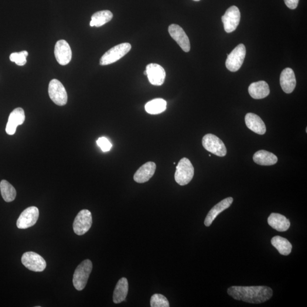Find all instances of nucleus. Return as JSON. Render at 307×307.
<instances>
[{
  "instance_id": "1",
  "label": "nucleus",
  "mask_w": 307,
  "mask_h": 307,
  "mask_svg": "<svg viewBox=\"0 0 307 307\" xmlns=\"http://www.w3.org/2000/svg\"><path fill=\"white\" fill-rule=\"evenodd\" d=\"M227 292L235 300L252 304L266 302L273 294L272 289L268 286H231Z\"/></svg>"
},
{
  "instance_id": "2",
  "label": "nucleus",
  "mask_w": 307,
  "mask_h": 307,
  "mask_svg": "<svg viewBox=\"0 0 307 307\" xmlns=\"http://www.w3.org/2000/svg\"><path fill=\"white\" fill-rule=\"evenodd\" d=\"M92 263L90 259L82 262L75 269L73 276V284L78 291H81L86 286L92 270Z\"/></svg>"
},
{
  "instance_id": "3",
  "label": "nucleus",
  "mask_w": 307,
  "mask_h": 307,
  "mask_svg": "<svg viewBox=\"0 0 307 307\" xmlns=\"http://www.w3.org/2000/svg\"><path fill=\"white\" fill-rule=\"evenodd\" d=\"M194 167L190 160L183 158L180 160L176 167L175 180L180 186H185L193 179Z\"/></svg>"
},
{
  "instance_id": "4",
  "label": "nucleus",
  "mask_w": 307,
  "mask_h": 307,
  "mask_svg": "<svg viewBox=\"0 0 307 307\" xmlns=\"http://www.w3.org/2000/svg\"><path fill=\"white\" fill-rule=\"evenodd\" d=\"M131 44L129 43H123L111 48L101 57L100 60L101 66L111 64L121 59L131 50Z\"/></svg>"
},
{
  "instance_id": "5",
  "label": "nucleus",
  "mask_w": 307,
  "mask_h": 307,
  "mask_svg": "<svg viewBox=\"0 0 307 307\" xmlns=\"http://www.w3.org/2000/svg\"><path fill=\"white\" fill-rule=\"evenodd\" d=\"M202 145L204 148L211 153L218 156L223 157L227 155V150L224 143L216 135L207 134L203 136Z\"/></svg>"
},
{
  "instance_id": "6",
  "label": "nucleus",
  "mask_w": 307,
  "mask_h": 307,
  "mask_svg": "<svg viewBox=\"0 0 307 307\" xmlns=\"http://www.w3.org/2000/svg\"><path fill=\"white\" fill-rule=\"evenodd\" d=\"M246 47L243 44H240L228 55L226 60V67L231 72L237 71L244 63L246 56Z\"/></svg>"
},
{
  "instance_id": "7",
  "label": "nucleus",
  "mask_w": 307,
  "mask_h": 307,
  "mask_svg": "<svg viewBox=\"0 0 307 307\" xmlns=\"http://www.w3.org/2000/svg\"><path fill=\"white\" fill-rule=\"evenodd\" d=\"M49 94L51 100L57 105L63 106L67 104L68 100L67 92L60 81L57 79L50 81Z\"/></svg>"
},
{
  "instance_id": "8",
  "label": "nucleus",
  "mask_w": 307,
  "mask_h": 307,
  "mask_svg": "<svg viewBox=\"0 0 307 307\" xmlns=\"http://www.w3.org/2000/svg\"><path fill=\"white\" fill-rule=\"evenodd\" d=\"M22 264L31 271L42 272L46 268V262L42 257L35 252L24 253L21 258Z\"/></svg>"
},
{
  "instance_id": "9",
  "label": "nucleus",
  "mask_w": 307,
  "mask_h": 307,
  "mask_svg": "<svg viewBox=\"0 0 307 307\" xmlns=\"http://www.w3.org/2000/svg\"><path fill=\"white\" fill-rule=\"evenodd\" d=\"M92 224V214L90 211L83 210L80 211L73 224L74 231L78 235H82L90 230Z\"/></svg>"
},
{
  "instance_id": "10",
  "label": "nucleus",
  "mask_w": 307,
  "mask_h": 307,
  "mask_svg": "<svg viewBox=\"0 0 307 307\" xmlns=\"http://www.w3.org/2000/svg\"><path fill=\"white\" fill-rule=\"evenodd\" d=\"M241 19L240 10L235 6H231L228 9L222 17L225 32L230 33L237 29Z\"/></svg>"
},
{
  "instance_id": "11",
  "label": "nucleus",
  "mask_w": 307,
  "mask_h": 307,
  "mask_svg": "<svg viewBox=\"0 0 307 307\" xmlns=\"http://www.w3.org/2000/svg\"><path fill=\"white\" fill-rule=\"evenodd\" d=\"M39 216V210L36 207H30L24 210L17 221V228L25 230L33 226Z\"/></svg>"
},
{
  "instance_id": "12",
  "label": "nucleus",
  "mask_w": 307,
  "mask_h": 307,
  "mask_svg": "<svg viewBox=\"0 0 307 307\" xmlns=\"http://www.w3.org/2000/svg\"><path fill=\"white\" fill-rule=\"evenodd\" d=\"M55 57L61 66H66L72 59V51L69 44L65 40H58L55 46Z\"/></svg>"
},
{
  "instance_id": "13",
  "label": "nucleus",
  "mask_w": 307,
  "mask_h": 307,
  "mask_svg": "<svg viewBox=\"0 0 307 307\" xmlns=\"http://www.w3.org/2000/svg\"><path fill=\"white\" fill-rule=\"evenodd\" d=\"M169 32L184 52H189L191 49L190 40L182 27L176 24H172L169 27Z\"/></svg>"
},
{
  "instance_id": "14",
  "label": "nucleus",
  "mask_w": 307,
  "mask_h": 307,
  "mask_svg": "<svg viewBox=\"0 0 307 307\" xmlns=\"http://www.w3.org/2000/svg\"><path fill=\"white\" fill-rule=\"evenodd\" d=\"M146 71L149 81L152 85L159 86L165 82L166 72L160 65L155 63L149 64L147 66Z\"/></svg>"
},
{
  "instance_id": "15",
  "label": "nucleus",
  "mask_w": 307,
  "mask_h": 307,
  "mask_svg": "<svg viewBox=\"0 0 307 307\" xmlns=\"http://www.w3.org/2000/svg\"><path fill=\"white\" fill-rule=\"evenodd\" d=\"M25 120V112L21 108H17L11 112L6 126L7 134L12 135L15 134L17 126L23 124Z\"/></svg>"
},
{
  "instance_id": "16",
  "label": "nucleus",
  "mask_w": 307,
  "mask_h": 307,
  "mask_svg": "<svg viewBox=\"0 0 307 307\" xmlns=\"http://www.w3.org/2000/svg\"><path fill=\"white\" fill-rule=\"evenodd\" d=\"M280 84L283 91L291 94L295 90L296 80L294 72L290 68L283 70L280 77Z\"/></svg>"
},
{
  "instance_id": "17",
  "label": "nucleus",
  "mask_w": 307,
  "mask_h": 307,
  "mask_svg": "<svg viewBox=\"0 0 307 307\" xmlns=\"http://www.w3.org/2000/svg\"><path fill=\"white\" fill-rule=\"evenodd\" d=\"M156 167V164L153 162H147L140 167L134 175L135 182L138 183L148 182L154 175Z\"/></svg>"
},
{
  "instance_id": "18",
  "label": "nucleus",
  "mask_w": 307,
  "mask_h": 307,
  "mask_svg": "<svg viewBox=\"0 0 307 307\" xmlns=\"http://www.w3.org/2000/svg\"><path fill=\"white\" fill-rule=\"evenodd\" d=\"M233 201V198L231 197H227L226 199L221 200L220 202L217 203L216 206L211 208L209 212H208L206 219H205V225L206 227L211 226V225L212 224L213 221L218 215L221 213L222 211L230 208Z\"/></svg>"
},
{
  "instance_id": "19",
  "label": "nucleus",
  "mask_w": 307,
  "mask_h": 307,
  "mask_svg": "<svg viewBox=\"0 0 307 307\" xmlns=\"http://www.w3.org/2000/svg\"><path fill=\"white\" fill-rule=\"evenodd\" d=\"M245 119L246 125L251 131L259 135L265 134L266 125L259 116L252 113H248L245 115Z\"/></svg>"
},
{
  "instance_id": "20",
  "label": "nucleus",
  "mask_w": 307,
  "mask_h": 307,
  "mask_svg": "<svg viewBox=\"0 0 307 307\" xmlns=\"http://www.w3.org/2000/svg\"><path fill=\"white\" fill-rule=\"evenodd\" d=\"M249 93L254 99H262L269 94V85L265 81L254 82L249 85Z\"/></svg>"
},
{
  "instance_id": "21",
  "label": "nucleus",
  "mask_w": 307,
  "mask_h": 307,
  "mask_svg": "<svg viewBox=\"0 0 307 307\" xmlns=\"http://www.w3.org/2000/svg\"><path fill=\"white\" fill-rule=\"evenodd\" d=\"M268 221L269 226L278 231H286L290 227L289 220L279 213H271L268 217Z\"/></svg>"
},
{
  "instance_id": "22",
  "label": "nucleus",
  "mask_w": 307,
  "mask_h": 307,
  "mask_svg": "<svg viewBox=\"0 0 307 307\" xmlns=\"http://www.w3.org/2000/svg\"><path fill=\"white\" fill-rule=\"evenodd\" d=\"M253 160L259 165L271 166L277 163L278 158L274 154L262 150L254 154Z\"/></svg>"
},
{
  "instance_id": "23",
  "label": "nucleus",
  "mask_w": 307,
  "mask_h": 307,
  "mask_svg": "<svg viewBox=\"0 0 307 307\" xmlns=\"http://www.w3.org/2000/svg\"><path fill=\"white\" fill-rule=\"evenodd\" d=\"M129 290V284L127 279L122 278L116 285L114 292L113 300L115 304L124 302L127 296Z\"/></svg>"
},
{
  "instance_id": "24",
  "label": "nucleus",
  "mask_w": 307,
  "mask_h": 307,
  "mask_svg": "<svg viewBox=\"0 0 307 307\" xmlns=\"http://www.w3.org/2000/svg\"><path fill=\"white\" fill-rule=\"evenodd\" d=\"M271 242L273 247L276 249L280 254L288 255L291 253L292 246L286 238L276 235L271 239Z\"/></svg>"
},
{
  "instance_id": "25",
  "label": "nucleus",
  "mask_w": 307,
  "mask_h": 307,
  "mask_svg": "<svg viewBox=\"0 0 307 307\" xmlns=\"http://www.w3.org/2000/svg\"><path fill=\"white\" fill-rule=\"evenodd\" d=\"M113 14L109 10H101L94 14L91 17V27H101L109 22L113 18Z\"/></svg>"
},
{
  "instance_id": "26",
  "label": "nucleus",
  "mask_w": 307,
  "mask_h": 307,
  "mask_svg": "<svg viewBox=\"0 0 307 307\" xmlns=\"http://www.w3.org/2000/svg\"><path fill=\"white\" fill-rule=\"evenodd\" d=\"M167 102L162 98H155L145 105V110L150 115H158L166 111Z\"/></svg>"
},
{
  "instance_id": "27",
  "label": "nucleus",
  "mask_w": 307,
  "mask_h": 307,
  "mask_svg": "<svg viewBox=\"0 0 307 307\" xmlns=\"http://www.w3.org/2000/svg\"><path fill=\"white\" fill-rule=\"evenodd\" d=\"M0 191H1V196L6 202H12L16 199V190L8 181L1 180L0 182Z\"/></svg>"
},
{
  "instance_id": "28",
  "label": "nucleus",
  "mask_w": 307,
  "mask_h": 307,
  "mask_svg": "<svg viewBox=\"0 0 307 307\" xmlns=\"http://www.w3.org/2000/svg\"><path fill=\"white\" fill-rule=\"evenodd\" d=\"M152 307H169V302L165 296L159 293L153 295L150 300Z\"/></svg>"
},
{
  "instance_id": "29",
  "label": "nucleus",
  "mask_w": 307,
  "mask_h": 307,
  "mask_svg": "<svg viewBox=\"0 0 307 307\" xmlns=\"http://www.w3.org/2000/svg\"><path fill=\"white\" fill-rule=\"evenodd\" d=\"M28 53L26 51H22L20 53H13L10 56V60L19 66H24L26 63V58Z\"/></svg>"
},
{
  "instance_id": "30",
  "label": "nucleus",
  "mask_w": 307,
  "mask_h": 307,
  "mask_svg": "<svg viewBox=\"0 0 307 307\" xmlns=\"http://www.w3.org/2000/svg\"><path fill=\"white\" fill-rule=\"evenodd\" d=\"M97 144L104 152L109 151L112 147V143L105 137L99 138L97 141Z\"/></svg>"
},
{
  "instance_id": "31",
  "label": "nucleus",
  "mask_w": 307,
  "mask_h": 307,
  "mask_svg": "<svg viewBox=\"0 0 307 307\" xmlns=\"http://www.w3.org/2000/svg\"><path fill=\"white\" fill-rule=\"evenodd\" d=\"M285 4L288 8L295 9L298 5L299 0H284Z\"/></svg>"
},
{
  "instance_id": "32",
  "label": "nucleus",
  "mask_w": 307,
  "mask_h": 307,
  "mask_svg": "<svg viewBox=\"0 0 307 307\" xmlns=\"http://www.w3.org/2000/svg\"><path fill=\"white\" fill-rule=\"evenodd\" d=\"M143 74H144V75H146V76H147V72H146V70L144 71V73H143Z\"/></svg>"
},
{
  "instance_id": "33",
  "label": "nucleus",
  "mask_w": 307,
  "mask_h": 307,
  "mask_svg": "<svg viewBox=\"0 0 307 307\" xmlns=\"http://www.w3.org/2000/svg\"><path fill=\"white\" fill-rule=\"evenodd\" d=\"M193 1H200V0H193Z\"/></svg>"
}]
</instances>
